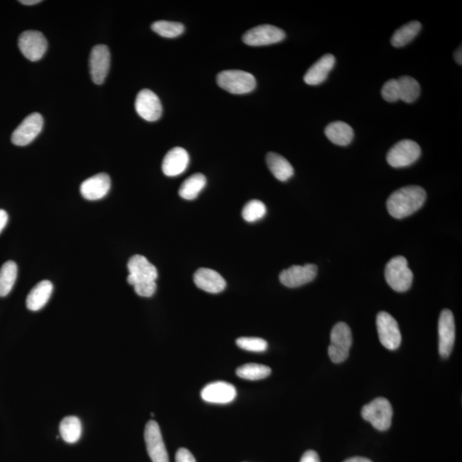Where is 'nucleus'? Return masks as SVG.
<instances>
[{
  "mask_svg": "<svg viewBox=\"0 0 462 462\" xmlns=\"http://www.w3.org/2000/svg\"><path fill=\"white\" fill-rule=\"evenodd\" d=\"M427 193L420 186H407L398 189L389 197L387 209L393 217L402 220L412 215L424 205Z\"/></svg>",
  "mask_w": 462,
  "mask_h": 462,
  "instance_id": "f257e3e1",
  "label": "nucleus"
},
{
  "mask_svg": "<svg viewBox=\"0 0 462 462\" xmlns=\"http://www.w3.org/2000/svg\"><path fill=\"white\" fill-rule=\"evenodd\" d=\"M384 275L388 285L398 292H405L412 285L413 272L405 257L396 256L389 261L385 267Z\"/></svg>",
  "mask_w": 462,
  "mask_h": 462,
  "instance_id": "f03ea898",
  "label": "nucleus"
},
{
  "mask_svg": "<svg viewBox=\"0 0 462 462\" xmlns=\"http://www.w3.org/2000/svg\"><path fill=\"white\" fill-rule=\"evenodd\" d=\"M217 83L221 89L233 94L252 92L256 87V78L243 71H224L217 76Z\"/></svg>",
  "mask_w": 462,
  "mask_h": 462,
  "instance_id": "7ed1b4c3",
  "label": "nucleus"
},
{
  "mask_svg": "<svg viewBox=\"0 0 462 462\" xmlns=\"http://www.w3.org/2000/svg\"><path fill=\"white\" fill-rule=\"evenodd\" d=\"M363 419L370 422L373 427L380 432L387 431L391 427L393 410L387 399L378 398L363 407Z\"/></svg>",
  "mask_w": 462,
  "mask_h": 462,
  "instance_id": "20e7f679",
  "label": "nucleus"
},
{
  "mask_svg": "<svg viewBox=\"0 0 462 462\" xmlns=\"http://www.w3.org/2000/svg\"><path fill=\"white\" fill-rule=\"evenodd\" d=\"M328 354L334 363H341L348 357L353 337L350 328L346 323L340 322L333 327L330 334Z\"/></svg>",
  "mask_w": 462,
  "mask_h": 462,
  "instance_id": "39448f33",
  "label": "nucleus"
},
{
  "mask_svg": "<svg viewBox=\"0 0 462 462\" xmlns=\"http://www.w3.org/2000/svg\"><path fill=\"white\" fill-rule=\"evenodd\" d=\"M420 154L419 144L412 140H402L393 145L388 152L387 161L394 168H402L417 161Z\"/></svg>",
  "mask_w": 462,
  "mask_h": 462,
  "instance_id": "423d86ee",
  "label": "nucleus"
},
{
  "mask_svg": "<svg viewBox=\"0 0 462 462\" xmlns=\"http://www.w3.org/2000/svg\"><path fill=\"white\" fill-rule=\"evenodd\" d=\"M378 337L384 347L396 350L402 343V335L396 320L387 312H380L377 316Z\"/></svg>",
  "mask_w": 462,
  "mask_h": 462,
  "instance_id": "0eeeda50",
  "label": "nucleus"
},
{
  "mask_svg": "<svg viewBox=\"0 0 462 462\" xmlns=\"http://www.w3.org/2000/svg\"><path fill=\"white\" fill-rule=\"evenodd\" d=\"M285 36L283 29L264 24L247 31L242 36V41L251 46H268L281 42L285 39Z\"/></svg>",
  "mask_w": 462,
  "mask_h": 462,
  "instance_id": "6e6552de",
  "label": "nucleus"
},
{
  "mask_svg": "<svg viewBox=\"0 0 462 462\" xmlns=\"http://www.w3.org/2000/svg\"><path fill=\"white\" fill-rule=\"evenodd\" d=\"M18 46L28 60L35 62L45 55L47 42L42 33L36 30L24 31L18 39Z\"/></svg>",
  "mask_w": 462,
  "mask_h": 462,
  "instance_id": "1a4fd4ad",
  "label": "nucleus"
},
{
  "mask_svg": "<svg viewBox=\"0 0 462 462\" xmlns=\"http://www.w3.org/2000/svg\"><path fill=\"white\" fill-rule=\"evenodd\" d=\"M145 442L148 456L152 462H169L168 453L163 441L157 422L150 420L145 425Z\"/></svg>",
  "mask_w": 462,
  "mask_h": 462,
  "instance_id": "9d476101",
  "label": "nucleus"
},
{
  "mask_svg": "<svg viewBox=\"0 0 462 462\" xmlns=\"http://www.w3.org/2000/svg\"><path fill=\"white\" fill-rule=\"evenodd\" d=\"M43 125L42 116L38 112L28 115L15 130L12 136V143L19 147H24L31 143L42 132Z\"/></svg>",
  "mask_w": 462,
  "mask_h": 462,
  "instance_id": "9b49d317",
  "label": "nucleus"
},
{
  "mask_svg": "<svg viewBox=\"0 0 462 462\" xmlns=\"http://www.w3.org/2000/svg\"><path fill=\"white\" fill-rule=\"evenodd\" d=\"M439 353L443 358H448L453 350L456 340V323L452 312L445 309L438 321Z\"/></svg>",
  "mask_w": 462,
  "mask_h": 462,
  "instance_id": "f8f14e48",
  "label": "nucleus"
},
{
  "mask_svg": "<svg viewBox=\"0 0 462 462\" xmlns=\"http://www.w3.org/2000/svg\"><path fill=\"white\" fill-rule=\"evenodd\" d=\"M130 274L127 281L130 285L143 282L156 281L158 278L157 268L143 256H134L128 262Z\"/></svg>",
  "mask_w": 462,
  "mask_h": 462,
  "instance_id": "ddd939ff",
  "label": "nucleus"
},
{
  "mask_svg": "<svg viewBox=\"0 0 462 462\" xmlns=\"http://www.w3.org/2000/svg\"><path fill=\"white\" fill-rule=\"evenodd\" d=\"M136 111L145 121H157L162 115V105L157 94L149 89L140 91L137 94Z\"/></svg>",
  "mask_w": 462,
  "mask_h": 462,
  "instance_id": "4468645a",
  "label": "nucleus"
},
{
  "mask_svg": "<svg viewBox=\"0 0 462 462\" xmlns=\"http://www.w3.org/2000/svg\"><path fill=\"white\" fill-rule=\"evenodd\" d=\"M318 274L315 265H293L283 270L279 276L280 282L288 288H298L314 281Z\"/></svg>",
  "mask_w": 462,
  "mask_h": 462,
  "instance_id": "2eb2a0df",
  "label": "nucleus"
},
{
  "mask_svg": "<svg viewBox=\"0 0 462 462\" xmlns=\"http://www.w3.org/2000/svg\"><path fill=\"white\" fill-rule=\"evenodd\" d=\"M111 54L108 47L97 45L94 47L90 54L89 68L91 78L98 85L105 82L110 69Z\"/></svg>",
  "mask_w": 462,
  "mask_h": 462,
  "instance_id": "dca6fc26",
  "label": "nucleus"
},
{
  "mask_svg": "<svg viewBox=\"0 0 462 462\" xmlns=\"http://www.w3.org/2000/svg\"><path fill=\"white\" fill-rule=\"evenodd\" d=\"M111 188V178L105 173H100L85 180L80 188L81 194L89 201H98L105 197Z\"/></svg>",
  "mask_w": 462,
  "mask_h": 462,
  "instance_id": "f3484780",
  "label": "nucleus"
},
{
  "mask_svg": "<svg viewBox=\"0 0 462 462\" xmlns=\"http://www.w3.org/2000/svg\"><path fill=\"white\" fill-rule=\"evenodd\" d=\"M236 388L226 382H214L207 384L202 391L204 401L217 405H226L236 398Z\"/></svg>",
  "mask_w": 462,
  "mask_h": 462,
  "instance_id": "a211bd4d",
  "label": "nucleus"
},
{
  "mask_svg": "<svg viewBox=\"0 0 462 462\" xmlns=\"http://www.w3.org/2000/svg\"><path fill=\"white\" fill-rule=\"evenodd\" d=\"M189 155L184 148L177 147L167 152L162 163V170L167 177H177L188 168Z\"/></svg>",
  "mask_w": 462,
  "mask_h": 462,
  "instance_id": "6ab92c4d",
  "label": "nucleus"
},
{
  "mask_svg": "<svg viewBox=\"0 0 462 462\" xmlns=\"http://www.w3.org/2000/svg\"><path fill=\"white\" fill-rule=\"evenodd\" d=\"M195 285L207 293L218 294L226 288L224 278L216 271L201 268L194 275Z\"/></svg>",
  "mask_w": 462,
  "mask_h": 462,
  "instance_id": "aec40b11",
  "label": "nucleus"
},
{
  "mask_svg": "<svg viewBox=\"0 0 462 462\" xmlns=\"http://www.w3.org/2000/svg\"><path fill=\"white\" fill-rule=\"evenodd\" d=\"M335 63H336V58L332 54H326L308 69L304 75V82L311 86L321 85L328 78L329 73L332 70Z\"/></svg>",
  "mask_w": 462,
  "mask_h": 462,
  "instance_id": "412c9836",
  "label": "nucleus"
},
{
  "mask_svg": "<svg viewBox=\"0 0 462 462\" xmlns=\"http://www.w3.org/2000/svg\"><path fill=\"white\" fill-rule=\"evenodd\" d=\"M53 290V283L48 280L37 283L27 297L26 304L29 310L36 312L45 307L52 296Z\"/></svg>",
  "mask_w": 462,
  "mask_h": 462,
  "instance_id": "4be33fe9",
  "label": "nucleus"
},
{
  "mask_svg": "<svg viewBox=\"0 0 462 462\" xmlns=\"http://www.w3.org/2000/svg\"><path fill=\"white\" fill-rule=\"evenodd\" d=\"M326 136L332 143L338 145H348L354 139V130L348 123L341 121L333 122L326 126Z\"/></svg>",
  "mask_w": 462,
  "mask_h": 462,
  "instance_id": "5701e85b",
  "label": "nucleus"
},
{
  "mask_svg": "<svg viewBox=\"0 0 462 462\" xmlns=\"http://www.w3.org/2000/svg\"><path fill=\"white\" fill-rule=\"evenodd\" d=\"M267 163L271 172L281 181H286L293 177L294 168L290 163L283 156L276 152H269L267 156Z\"/></svg>",
  "mask_w": 462,
  "mask_h": 462,
  "instance_id": "b1692460",
  "label": "nucleus"
},
{
  "mask_svg": "<svg viewBox=\"0 0 462 462\" xmlns=\"http://www.w3.org/2000/svg\"><path fill=\"white\" fill-rule=\"evenodd\" d=\"M206 178L203 174L196 173L187 178L181 185L179 195L184 199L192 201L198 197L199 193L206 187Z\"/></svg>",
  "mask_w": 462,
  "mask_h": 462,
  "instance_id": "393cba45",
  "label": "nucleus"
},
{
  "mask_svg": "<svg viewBox=\"0 0 462 462\" xmlns=\"http://www.w3.org/2000/svg\"><path fill=\"white\" fill-rule=\"evenodd\" d=\"M420 29L421 24L418 21H410V23L403 25L392 35L391 41L392 46L402 47L407 45L416 37Z\"/></svg>",
  "mask_w": 462,
  "mask_h": 462,
  "instance_id": "a878e982",
  "label": "nucleus"
},
{
  "mask_svg": "<svg viewBox=\"0 0 462 462\" xmlns=\"http://www.w3.org/2000/svg\"><path fill=\"white\" fill-rule=\"evenodd\" d=\"M60 431L62 438L68 443H75L82 436L81 420L75 416L65 417L61 421Z\"/></svg>",
  "mask_w": 462,
  "mask_h": 462,
  "instance_id": "bb28decb",
  "label": "nucleus"
},
{
  "mask_svg": "<svg viewBox=\"0 0 462 462\" xmlns=\"http://www.w3.org/2000/svg\"><path fill=\"white\" fill-rule=\"evenodd\" d=\"M400 100L406 103H413L420 96V86L416 79L411 76H402L398 79Z\"/></svg>",
  "mask_w": 462,
  "mask_h": 462,
  "instance_id": "cd10ccee",
  "label": "nucleus"
},
{
  "mask_svg": "<svg viewBox=\"0 0 462 462\" xmlns=\"http://www.w3.org/2000/svg\"><path fill=\"white\" fill-rule=\"evenodd\" d=\"M17 278V265L8 261L0 269V297H5L12 291Z\"/></svg>",
  "mask_w": 462,
  "mask_h": 462,
  "instance_id": "c85d7f7f",
  "label": "nucleus"
},
{
  "mask_svg": "<svg viewBox=\"0 0 462 462\" xmlns=\"http://www.w3.org/2000/svg\"><path fill=\"white\" fill-rule=\"evenodd\" d=\"M272 370L267 366L260 365V364L249 363L240 366L236 370L238 376L247 380H260L263 378L270 376Z\"/></svg>",
  "mask_w": 462,
  "mask_h": 462,
  "instance_id": "c756f323",
  "label": "nucleus"
},
{
  "mask_svg": "<svg viewBox=\"0 0 462 462\" xmlns=\"http://www.w3.org/2000/svg\"><path fill=\"white\" fill-rule=\"evenodd\" d=\"M152 29L165 38H176L184 32V24L169 21H155L152 24Z\"/></svg>",
  "mask_w": 462,
  "mask_h": 462,
  "instance_id": "7c9ffc66",
  "label": "nucleus"
},
{
  "mask_svg": "<svg viewBox=\"0 0 462 462\" xmlns=\"http://www.w3.org/2000/svg\"><path fill=\"white\" fill-rule=\"evenodd\" d=\"M267 214V206L258 199L247 202L242 210V217L249 223H254L263 218Z\"/></svg>",
  "mask_w": 462,
  "mask_h": 462,
  "instance_id": "2f4dec72",
  "label": "nucleus"
},
{
  "mask_svg": "<svg viewBox=\"0 0 462 462\" xmlns=\"http://www.w3.org/2000/svg\"><path fill=\"white\" fill-rule=\"evenodd\" d=\"M238 346L250 352H264L267 350V341L259 337H241L236 340Z\"/></svg>",
  "mask_w": 462,
  "mask_h": 462,
  "instance_id": "473e14b6",
  "label": "nucleus"
},
{
  "mask_svg": "<svg viewBox=\"0 0 462 462\" xmlns=\"http://www.w3.org/2000/svg\"><path fill=\"white\" fill-rule=\"evenodd\" d=\"M382 97L388 102H396L400 100L398 80L391 79L384 83L381 91Z\"/></svg>",
  "mask_w": 462,
  "mask_h": 462,
  "instance_id": "72a5a7b5",
  "label": "nucleus"
},
{
  "mask_svg": "<svg viewBox=\"0 0 462 462\" xmlns=\"http://www.w3.org/2000/svg\"><path fill=\"white\" fill-rule=\"evenodd\" d=\"M133 287L138 296L143 297H151L154 296L156 290H157V285H156V282L154 281L137 283V285Z\"/></svg>",
  "mask_w": 462,
  "mask_h": 462,
  "instance_id": "f704fd0d",
  "label": "nucleus"
},
{
  "mask_svg": "<svg viewBox=\"0 0 462 462\" xmlns=\"http://www.w3.org/2000/svg\"><path fill=\"white\" fill-rule=\"evenodd\" d=\"M176 462H196L195 458L190 451L181 448L177 450L176 454Z\"/></svg>",
  "mask_w": 462,
  "mask_h": 462,
  "instance_id": "c9c22d12",
  "label": "nucleus"
},
{
  "mask_svg": "<svg viewBox=\"0 0 462 462\" xmlns=\"http://www.w3.org/2000/svg\"><path fill=\"white\" fill-rule=\"evenodd\" d=\"M301 462H320L319 454L314 450H308L301 457Z\"/></svg>",
  "mask_w": 462,
  "mask_h": 462,
  "instance_id": "e433bc0d",
  "label": "nucleus"
},
{
  "mask_svg": "<svg viewBox=\"0 0 462 462\" xmlns=\"http://www.w3.org/2000/svg\"><path fill=\"white\" fill-rule=\"evenodd\" d=\"M7 222H8V214L6 211L0 210V234L6 226Z\"/></svg>",
  "mask_w": 462,
  "mask_h": 462,
  "instance_id": "4c0bfd02",
  "label": "nucleus"
},
{
  "mask_svg": "<svg viewBox=\"0 0 462 462\" xmlns=\"http://www.w3.org/2000/svg\"><path fill=\"white\" fill-rule=\"evenodd\" d=\"M344 462H373V461H371L370 460L366 459V458L353 457V458H350V459L345 461Z\"/></svg>",
  "mask_w": 462,
  "mask_h": 462,
  "instance_id": "58836bf2",
  "label": "nucleus"
},
{
  "mask_svg": "<svg viewBox=\"0 0 462 462\" xmlns=\"http://www.w3.org/2000/svg\"><path fill=\"white\" fill-rule=\"evenodd\" d=\"M454 58H456V63L461 65L462 64L461 46H460V48L456 51V53H454Z\"/></svg>",
  "mask_w": 462,
  "mask_h": 462,
  "instance_id": "ea45409f",
  "label": "nucleus"
},
{
  "mask_svg": "<svg viewBox=\"0 0 462 462\" xmlns=\"http://www.w3.org/2000/svg\"><path fill=\"white\" fill-rule=\"evenodd\" d=\"M19 2L25 6H33L41 3L42 1L41 0H21V1Z\"/></svg>",
  "mask_w": 462,
  "mask_h": 462,
  "instance_id": "a19ab883",
  "label": "nucleus"
}]
</instances>
